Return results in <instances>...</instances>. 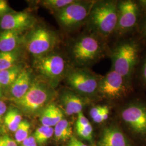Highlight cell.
<instances>
[{
	"label": "cell",
	"mask_w": 146,
	"mask_h": 146,
	"mask_svg": "<svg viewBox=\"0 0 146 146\" xmlns=\"http://www.w3.org/2000/svg\"><path fill=\"white\" fill-rule=\"evenodd\" d=\"M117 3L115 1L94 2L87 20L93 34L107 37L115 31L117 22Z\"/></svg>",
	"instance_id": "cell-1"
},
{
	"label": "cell",
	"mask_w": 146,
	"mask_h": 146,
	"mask_svg": "<svg viewBox=\"0 0 146 146\" xmlns=\"http://www.w3.org/2000/svg\"><path fill=\"white\" fill-rule=\"evenodd\" d=\"M54 88L45 81L34 80L28 91L20 99L11 100L17 108L28 116H34L48 104L55 96Z\"/></svg>",
	"instance_id": "cell-2"
},
{
	"label": "cell",
	"mask_w": 146,
	"mask_h": 146,
	"mask_svg": "<svg viewBox=\"0 0 146 146\" xmlns=\"http://www.w3.org/2000/svg\"><path fill=\"white\" fill-rule=\"evenodd\" d=\"M99 37L93 34H85L73 42L70 48V55L76 66L87 67L103 57L104 48Z\"/></svg>",
	"instance_id": "cell-3"
},
{
	"label": "cell",
	"mask_w": 146,
	"mask_h": 146,
	"mask_svg": "<svg viewBox=\"0 0 146 146\" xmlns=\"http://www.w3.org/2000/svg\"><path fill=\"white\" fill-rule=\"evenodd\" d=\"M34 67L41 78L55 88L68 74L67 62L62 55L51 52L34 58Z\"/></svg>",
	"instance_id": "cell-4"
},
{
	"label": "cell",
	"mask_w": 146,
	"mask_h": 146,
	"mask_svg": "<svg viewBox=\"0 0 146 146\" xmlns=\"http://www.w3.org/2000/svg\"><path fill=\"white\" fill-rule=\"evenodd\" d=\"M58 37L55 32L45 27H34L25 37L24 45L26 50L35 58H41L56 47Z\"/></svg>",
	"instance_id": "cell-5"
},
{
	"label": "cell",
	"mask_w": 146,
	"mask_h": 146,
	"mask_svg": "<svg viewBox=\"0 0 146 146\" xmlns=\"http://www.w3.org/2000/svg\"><path fill=\"white\" fill-rule=\"evenodd\" d=\"M139 46L136 42L128 41L121 43L111 54L112 68L127 81L131 78L139 59Z\"/></svg>",
	"instance_id": "cell-6"
},
{
	"label": "cell",
	"mask_w": 146,
	"mask_h": 146,
	"mask_svg": "<svg viewBox=\"0 0 146 146\" xmlns=\"http://www.w3.org/2000/svg\"><path fill=\"white\" fill-rule=\"evenodd\" d=\"M94 1H74L73 3L54 13L58 25L67 31H72L87 20Z\"/></svg>",
	"instance_id": "cell-7"
},
{
	"label": "cell",
	"mask_w": 146,
	"mask_h": 146,
	"mask_svg": "<svg viewBox=\"0 0 146 146\" xmlns=\"http://www.w3.org/2000/svg\"><path fill=\"white\" fill-rule=\"evenodd\" d=\"M100 79L94 73L84 68L68 72L66 82L73 92L84 96L93 95L98 92Z\"/></svg>",
	"instance_id": "cell-8"
},
{
	"label": "cell",
	"mask_w": 146,
	"mask_h": 146,
	"mask_svg": "<svg viewBox=\"0 0 146 146\" xmlns=\"http://www.w3.org/2000/svg\"><path fill=\"white\" fill-rule=\"evenodd\" d=\"M139 7L135 2L127 0L117 3V22L114 32L123 34L131 31L136 24Z\"/></svg>",
	"instance_id": "cell-9"
},
{
	"label": "cell",
	"mask_w": 146,
	"mask_h": 146,
	"mask_svg": "<svg viewBox=\"0 0 146 146\" xmlns=\"http://www.w3.org/2000/svg\"><path fill=\"white\" fill-rule=\"evenodd\" d=\"M36 19L26 11H11L0 19V29L2 31L25 32L35 26Z\"/></svg>",
	"instance_id": "cell-10"
},
{
	"label": "cell",
	"mask_w": 146,
	"mask_h": 146,
	"mask_svg": "<svg viewBox=\"0 0 146 146\" xmlns=\"http://www.w3.org/2000/svg\"><path fill=\"white\" fill-rule=\"evenodd\" d=\"M121 117L136 134H146V106L141 104H129L122 110Z\"/></svg>",
	"instance_id": "cell-11"
},
{
	"label": "cell",
	"mask_w": 146,
	"mask_h": 146,
	"mask_svg": "<svg viewBox=\"0 0 146 146\" xmlns=\"http://www.w3.org/2000/svg\"><path fill=\"white\" fill-rule=\"evenodd\" d=\"M127 81L119 73L111 69L104 77L100 79L98 92L109 99H116L126 90Z\"/></svg>",
	"instance_id": "cell-12"
},
{
	"label": "cell",
	"mask_w": 146,
	"mask_h": 146,
	"mask_svg": "<svg viewBox=\"0 0 146 146\" xmlns=\"http://www.w3.org/2000/svg\"><path fill=\"white\" fill-rule=\"evenodd\" d=\"M33 79L31 70L24 68L15 81L8 88L11 100L20 99L28 91Z\"/></svg>",
	"instance_id": "cell-13"
},
{
	"label": "cell",
	"mask_w": 146,
	"mask_h": 146,
	"mask_svg": "<svg viewBox=\"0 0 146 146\" xmlns=\"http://www.w3.org/2000/svg\"><path fill=\"white\" fill-rule=\"evenodd\" d=\"M22 31H6L0 33V52H9L24 44L25 35Z\"/></svg>",
	"instance_id": "cell-14"
},
{
	"label": "cell",
	"mask_w": 146,
	"mask_h": 146,
	"mask_svg": "<svg viewBox=\"0 0 146 146\" xmlns=\"http://www.w3.org/2000/svg\"><path fill=\"white\" fill-rule=\"evenodd\" d=\"M99 146H129L126 137L119 128L110 125L104 128Z\"/></svg>",
	"instance_id": "cell-15"
},
{
	"label": "cell",
	"mask_w": 146,
	"mask_h": 146,
	"mask_svg": "<svg viewBox=\"0 0 146 146\" xmlns=\"http://www.w3.org/2000/svg\"><path fill=\"white\" fill-rule=\"evenodd\" d=\"M60 102L66 115L78 114L84 108V102L80 96L71 90L63 92L60 96Z\"/></svg>",
	"instance_id": "cell-16"
},
{
	"label": "cell",
	"mask_w": 146,
	"mask_h": 146,
	"mask_svg": "<svg viewBox=\"0 0 146 146\" xmlns=\"http://www.w3.org/2000/svg\"><path fill=\"white\" fill-rule=\"evenodd\" d=\"M62 110L54 104H50L40 113V121L42 125L53 127L62 120Z\"/></svg>",
	"instance_id": "cell-17"
},
{
	"label": "cell",
	"mask_w": 146,
	"mask_h": 146,
	"mask_svg": "<svg viewBox=\"0 0 146 146\" xmlns=\"http://www.w3.org/2000/svg\"><path fill=\"white\" fill-rule=\"evenodd\" d=\"M23 68V64L19 63L11 68L0 71V84L2 88H9L15 81Z\"/></svg>",
	"instance_id": "cell-18"
},
{
	"label": "cell",
	"mask_w": 146,
	"mask_h": 146,
	"mask_svg": "<svg viewBox=\"0 0 146 146\" xmlns=\"http://www.w3.org/2000/svg\"><path fill=\"white\" fill-rule=\"evenodd\" d=\"M22 58L21 48L9 52H0V71L18 64Z\"/></svg>",
	"instance_id": "cell-19"
},
{
	"label": "cell",
	"mask_w": 146,
	"mask_h": 146,
	"mask_svg": "<svg viewBox=\"0 0 146 146\" xmlns=\"http://www.w3.org/2000/svg\"><path fill=\"white\" fill-rule=\"evenodd\" d=\"M22 121L20 110L17 108H10L4 117V123L7 129L15 132Z\"/></svg>",
	"instance_id": "cell-20"
},
{
	"label": "cell",
	"mask_w": 146,
	"mask_h": 146,
	"mask_svg": "<svg viewBox=\"0 0 146 146\" xmlns=\"http://www.w3.org/2000/svg\"><path fill=\"white\" fill-rule=\"evenodd\" d=\"M54 134L57 141H66L72 135V128L69 121L63 119L54 126Z\"/></svg>",
	"instance_id": "cell-21"
},
{
	"label": "cell",
	"mask_w": 146,
	"mask_h": 146,
	"mask_svg": "<svg viewBox=\"0 0 146 146\" xmlns=\"http://www.w3.org/2000/svg\"><path fill=\"white\" fill-rule=\"evenodd\" d=\"M54 134V128L47 125H42L37 128L34 134V137L37 143L43 144L48 141Z\"/></svg>",
	"instance_id": "cell-22"
},
{
	"label": "cell",
	"mask_w": 146,
	"mask_h": 146,
	"mask_svg": "<svg viewBox=\"0 0 146 146\" xmlns=\"http://www.w3.org/2000/svg\"><path fill=\"white\" fill-rule=\"evenodd\" d=\"M74 0H43L40 1L42 7L54 12L73 3Z\"/></svg>",
	"instance_id": "cell-23"
},
{
	"label": "cell",
	"mask_w": 146,
	"mask_h": 146,
	"mask_svg": "<svg viewBox=\"0 0 146 146\" xmlns=\"http://www.w3.org/2000/svg\"><path fill=\"white\" fill-rule=\"evenodd\" d=\"M31 129L30 123L27 121H22L21 123L15 132V141L17 144H21L29 137Z\"/></svg>",
	"instance_id": "cell-24"
},
{
	"label": "cell",
	"mask_w": 146,
	"mask_h": 146,
	"mask_svg": "<svg viewBox=\"0 0 146 146\" xmlns=\"http://www.w3.org/2000/svg\"><path fill=\"white\" fill-rule=\"evenodd\" d=\"M76 129L80 137L88 141H91L92 140V134L93 129V127L90 123L84 127H76Z\"/></svg>",
	"instance_id": "cell-25"
},
{
	"label": "cell",
	"mask_w": 146,
	"mask_h": 146,
	"mask_svg": "<svg viewBox=\"0 0 146 146\" xmlns=\"http://www.w3.org/2000/svg\"><path fill=\"white\" fill-rule=\"evenodd\" d=\"M110 114V110L108 106H104V109L102 112L98 115L96 117H95L93 120L96 123H101L108 119Z\"/></svg>",
	"instance_id": "cell-26"
},
{
	"label": "cell",
	"mask_w": 146,
	"mask_h": 146,
	"mask_svg": "<svg viewBox=\"0 0 146 146\" xmlns=\"http://www.w3.org/2000/svg\"><path fill=\"white\" fill-rule=\"evenodd\" d=\"M0 146H18L14 139L8 135L0 136Z\"/></svg>",
	"instance_id": "cell-27"
},
{
	"label": "cell",
	"mask_w": 146,
	"mask_h": 146,
	"mask_svg": "<svg viewBox=\"0 0 146 146\" xmlns=\"http://www.w3.org/2000/svg\"><path fill=\"white\" fill-rule=\"evenodd\" d=\"M13 11L7 1L0 0V19L6 14Z\"/></svg>",
	"instance_id": "cell-28"
},
{
	"label": "cell",
	"mask_w": 146,
	"mask_h": 146,
	"mask_svg": "<svg viewBox=\"0 0 146 146\" xmlns=\"http://www.w3.org/2000/svg\"><path fill=\"white\" fill-rule=\"evenodd\" d=\"M78 119L76 122V127H81L88 125L90 123L88 119L84 115L82 112L78 114Z\"/></svg>",
	"instance_id": "cell-29"
},
{
	"label": "cell",
	"mask_w": 146,
	"mask_h": 146,
	"mask_svg": "<svg viewBox=\"0 0 146 146\" xmlns=\"http://www.w3.org/2000/svg\"><path fill=\"white\" fill-rule=\"evenodd\" d=\"M104 106H97L93 107L90 110V116L92 119H94L100 114L104 109Z\"/></svg>",
	"instance_id": "cell-30"
},
{
	"label": "cell",
	"mask_w": 146,
	"mask_h": 146,
	"mask_svg": "<svg viewBox=\"0 0 146 146\" xmlns=\"http://www.w3.org/2000/svg\"><path fill=\"white\" fill-rule=\"evenodd\" d=\"M21 146H37V142L33 136H30L21 143Z\"/></svg>",
	"instance_id": "cell-31"
},
{
	"label": "cell",
	"mask_w": 146,
	"mask_h": 146,
	"mask_svg": "<svg viewBox=\"0 0 146 146\" xmlns=\"http://www.w3.org/2000/svg\"><path fill=\"white\" fill-rule=\"evenodd\" d=\"M7 104H5V102L3 100H0V127H1L2 119L7 111Z\"/></svg>",
	"instance_id": "cell-32"
},
{
	"label": "cell",
	"mask_w": 146,
	"mask_h": 146,
	"mask_svg": "<svg viewBox=\"0 0 146 146\" xmlns=\"http://www.w3.org/2000/svg\"><path fill=\"white\" fill-rule=\"evenodd\" d=\"M68 146H89L80 141L75 136H72L70 138V141Z\"/></svg>",
	"instance_id": "cell-33"
},
{
	"label": "cell",
	"mask_w": 146,
	"mask_h": 146,
	"mask_svg": "<svg viewBox=\"0 0 146 146\" xmlns=\"http://www.w3.org/2000/svg\"><path fill=\"white\" fill-rule=\"evenodd\" d=\"M141 78L143 84L146 85V59L141 69Z\"/></svg>",
	"instance_id": "cell-34"
},
{
	"label": "cell",
	"mask_w": 146,
	"mask_h": 146,
	"mask_svg": "<svg viewBox=\"0 0 146 146\" xmlns=\"http://www.w3.org/2000/svg\"><path fill=\"white\" fill-rule=\"evenodd\" d=\"M141 32L143 35L146 37V17L142 22L141 26Z\"/></svg>",
	"instance_id": "cell-35"
},
{
	"label": "cell",
	"mask_w": 146,
	"mask_h": 146,
	"mask_svg": "<svg viewBox=\"0 0 146 146\" xmlns=\"http://www.w3.org/2000/svg\"><path fill=\"white\" fill-rule=\"evenodd\" d=\"M140 4L141 5V7H142L146 10V1H140Z\"/></svg>",
	"instance_id": "cell-36"
},
{
	"label": "cell",
	"mask_w": 146,
	"mask_h": 146,
	"mask_svg": "<svg viewBox=\"0 0 146 146\" xmlns=\"http://www.w3.org/2000/svg\"><path fill=\"white\" fill-rule=\"evenodd\" d=\"M2 87L0 84V99H2L3 98V92H2Z\"/></svg>",
	"instance_id": "cell-37"
},
{
	"label": "cell",
	"mask_w": 146,
	"mask_h": 146,
	"mask_svg": "<svg viewBox=\"0 0 146 146\" xmlns=\"http://www.w3.org/2000/svg\"><path fill=\"white\" fill-rule=\"evenodd\" d=\"M2 133H3V129H2V127H0V136L2 134Z\"/></svg>",
	"instance_id": "cell-38"
}]
</instances>
